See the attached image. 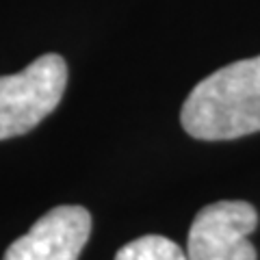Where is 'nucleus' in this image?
Segmentation results:
<instances>
[{
	"mask_svg": "<svg viewBox=\"0 0 260 260\" xmlns=\"http://www.w3.org/2000/svg\"><path fill=\"white\" fill-rule=\"evenodd\" d=\"M91 234V215L83 206H56L7 247L3 260H78Z\"/></svg>",
	"mask_w": 260,
	"mask_h": 260,
	"instance_id": "4",
	"label": "nucleus"
},
{
	"mask_svg": "<svg viewBox=\"0 0 260 260\" xmlns=\"http://www.w3.org/2000/svg\"><path fill=\"white\" fill-rule=\"evenodd\" d=\"M258 225L256 208L241 200L208 204L195 215L189 239V260H258L249 234Z\"/></svg>",
	"mask_w": 260,
	"mask_h": 260,
	"instance_id": "3",
	"label": "nucleus"
},
{
	"mask_svg": "<svg viewBox=\"0 0 260 260\" xmlns=\"http://www.w3.org/2000/svg\"><path fill=\"white\" fill-rule=\"evenodd\" d=\"M186 135L200 141H230L260 130V56L219 68L195 85L182 104Z\"/></svg>",
	"mask_w": 260,
	"mask_h": 260,
	"instance_id": "1",
	"label": "nucleus"
},
{
	"mask_svg": "<svg viewBox=\"0 0 260 260\" xmlns=\"http://www.w3.org/2000/svg\"><path fill=\"white\" fill-rule=\"evenodd\" d=\"M68 87V63L44 54L20 74L0 76V141L26 135L59 107Z\"/></svg>",
	"mask_w": 260,
	"mask_h": 260,
	"instance_id": "2",
	"label": "nucleus"
},
{
	"mask_svg": "<svg viewBox=\"0 0 260 260\" xmlns=\"http://www.w3.org/2000/svg\"><path fill=\"white\" fill-rule=\"evenodd\" d=\"M115 260H189V258H186L184 249L172 239L160 237V234H145V237L126 243L115 254Z\"/></svg>",
	"mask_w": 260,
	"mask_h": 260,
	"instance_id": "5",
	"label": "nucleus"
}]
</instances>
